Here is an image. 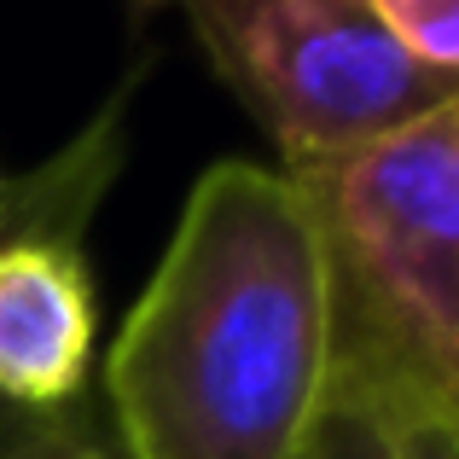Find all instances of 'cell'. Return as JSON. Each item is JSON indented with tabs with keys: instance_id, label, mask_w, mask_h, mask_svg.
<instances>
[{
	"instance_id": "obj_1",
	"label": "cell",
	"mask_w": 459,
	"mask_h": 459,
	"mask_svg": "<svg viewBox=\"0 0 459 459\" xmlns=\"http://www.w3.org/2000/svg\"><path fill=\"white\" fill-rule=\"evenodd\" d=\"M123 459H297L332 402V285L285 169H204L105 360Z\"/></svg>"
},
{
	"instance_id": "obj_2",
	"label": "cell",
	"mask_w": 459,
	"mask_h": 459,
	"mask_svg": "<svg viewBox=\"0 0 459 459\" xmlns=\"http://www.w3.org/2000/svg\"><path fill=\"white\" fill-rule=\"evenodd\" d=\"M332 285V390L459 430V100L297 169Z\"/></svg>"
},
{
	"instance_id": "obj_3",
	"label": "cell",
	"mask_w": 459,
	"mask_h": 459,
	"mask_svg": "<svg viewBox=\"0 0 459 459\" xmlns=\"http://www.w3.org/2000/svg\"><path fill=\"white\" fill-rule=\"evenodd\" d=\"M180 6L221 82L280 146L285 175L367 152L459 100V82L419 65L367 0H180Z\"/></svg>"
},
{
	"instance_id": "obj_4",
	"label": "cell",
	"mask_w": 459,
	"mask_h": 459,
	"mask_svg": "<svg viewBox=\"0 0 459 459\" xmlns=\"http://www.w3.org/2000/svg\"><path fill=\"white\" fill-rule=\"evenodd\" d=\"M123 105L47 163L35 204L0 233V402L65 413L93 372V273L76 233L123 163Z\"/></svg>"
},
{
	"instance_id": "obj_5",
	"label": "cell",
	"mask_w": 459,
	"mask_h": 459,
	"mask_svg": "<svg viewBox=\"0 0 459 459\" xmlns=\"http://www.w3.org/2000/svg\"><path fill=\"white\" fill-rule=\"evenodd\" d=\"M297 459H402V442H395V425L378 402L355 390H332Z\"/></svg>"
},
{
	"instance_id": "obj_6",
	"label": "cell",
	"mask_w": 459,
	"mask_h": 459,
	"mask_svg": "<svg viewBox=\"0 0 459 459\" xmlns=\"http://www.w3.org/2000/svg\"><path fill=\"white\" fill-rule=\"evenodd\" d=\"M367 6L425 70L459 82V0H367Z\"/></svg>"
},
{
	"instance_id": "obj_7",
	"label": "cell",
	"mask_w": 459,
	"mask_h": 459,
	"mask_svg": "<svg viewBox=\"0 0 459 459\" xmlns=\"http://www.w3.org/2000/svg\"><path fill=\"white\" fill-rule=\"evenodd\" d=\"M0 459H117L70 413H23L0 402Z\"/></svg>"
},
{
	"instance_id": "obj_8",
	"label": "cell",
	"mask_w": 459,
	"mask_h": 459,
	"mask_svg": "<svg viewBox=\"0 0 459 459\" xmlns=\"http://www.w3.org/2000/svg\"><path fill=\"white\" fill-rule=\"evenodd\" d=\"M402 459H459V430L430 413H390Z\"/></svg>"
},
{
	"instance_id": "obj_9",
	"label": "cell",
	"mask_w": 459,
	"mask_h": 459,
	"mask_svg": "<svg viewBox=\"0 0 459 459\" xmlns=\"http://www.w3.org/2000/svg\"><path fill=\"white\" fill-rule=\"evenodd\" d=\"M41 180H47V169H35L30 180H18V186H12V210H6V221H0V233H6V227L18 221V215L30 210V204H35V192H41Z\"/></svg>"
},
{
	"instance_id": "obj_10",
	"label": "cell",
	"mask_w": 459,
	"mask_h": 459,
	"mask_svg": "<svg viewBox=\"0 0 459 459\" xmlns=\"http://www.w3.org/2000/svg\"><path fill=\"white\" fill-rule=\"evenodd\" d=\"M6 210H12V186L0 180V221H6Z\"/></svg>"
}]
</instances>
